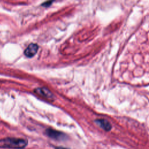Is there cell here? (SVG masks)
I'll return each instance as SVG.
<instances>
[{"label": "cell", "instance_id": "8992f818", "mask_svg": "<svg viewBox=\"0 0 149 149\" xmlns=\"http://www.w3.org/2000/svg\"><path fill=\"white\" fill-rule=\"evenodd\" d=\"M52 2V1H48V2H46L45 3H43L42 4V6H48L50 5V4Z\"/></svg>", "mask_w": 149, "mask_h": 149}, {"label": "cell", "instance_id": "6da1fadb", "mask_svg": "<svg viewBox=\"0 0 149 149\" xmlns=\"http://www.w3.org/2000/svg\"><path fill=\"white\" fill-rule=\"evenodd\" d=\"M27 143V140L24 139L6 137L0 140V148L22 149L26 147Z\"/></svg>", "mask_w": 149, "mask_h": 149}, {"label": "cell", "instance_id": "5b68a950", "mask_svg": "<svg viewBox=\"0 0 149 149\" xmlns=\"http://www.w3.org/2000/svg\"><path fill=\"white\" fill-rule=\"evenodd\" d=\"M34 91L37 94L41 95L48 98H52L54 97L52 93L46 88H37L34 90Z\"/></svg>", "mask_w": 149, "mask_h": 149}, {"label": "cell", "instance_id": "7a4b0ae2", "mask_svg": "<svg viewBox=\"0 0 149 149\" xmlns=\"http://www.w3.org/2000/svg\"><path fill=\"white\" fill-rule=\"evenodd\" d=\"M45 133L48 137L57 140H64L66 138V134L63 133L52 129H47L45 131Z\"/></svg>", "mask_w": 149, "mask_h": 149}, {"label": "cell", "instance_id": "52a82bcc", "mask_svg": "<svg viewBox=\"0 0 149 149\" xmlns=\"http://www.w3.org/2000/svg\"><path fill=\"white\" fill-rule=\"evenodd\" d=\"M55 149H69V148H65V147H56L55 148Z\"/></svg>", "mask_w": 149, "mask_h": 149}, {"label": "cell", "instance_id": "277c9868", "mask_svg": "<svg viewBox=\"0 0 149 149\" xmlns=\"http://www.w3.org/2000/svg\"><path fill=\"white\" fill-rule=\"evenodd\" d=\"M95 122L102 129H104L105 131H109L111 128L112 126L111 123L104 119H98L95 120Z\"/></svg>", "mask_w": 149, "mask_h": 149}, {"label": "cell", "instance_id": "3957f363", "mask_svg": "<svg viewBox=\"0 0 149 149\" xmlns=\"http://www.w3.org/2000/svg\"><path fill=\"white\" fill-rule=\"evenodd\" d=\"M38 49V46L36 44L31 43L27 47L24 51V55L29 58L33 57L37 52Z\"/></svg>", "mask_w": 149, "mask_h": 149}]
</instances>
